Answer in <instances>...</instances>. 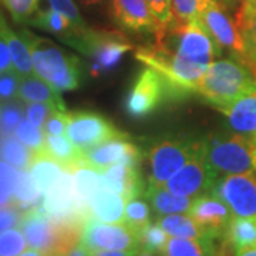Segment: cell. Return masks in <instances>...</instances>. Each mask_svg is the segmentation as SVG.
I'll return each instance as SVG.
<instances>
[{"mask_svg": "<svg viewBox=\"0 0 256 256\" xmlns=\"http://www.w3.org/2000/svg\"><path fill=\"white\" fill-rule=\"evenodd\" d=\"M18 33L28 43L36 76L58 92H72L82 86V64L77 56L26 28Z\"/></svg>", "mask_w": 256, "mask_h": 256, "instance_id": "cell-1", "label": "cell"}, {"mask_svg": "<svg viewBox=\"0 0 256 256\" xmlns=\"http://www.w3.org/2000/svg\"><path fill=\"white\" fill-rule=\"evenodd\" d=\"M136 57L161 76L166 96L175 97L196 92L202 77L208 68L201 64L188 62L156 43L137 47Z\"/></svg>", "mask_w": 256, "mask_h": 256, "instance_id": "cell-2", "label": "cell"}, {"mask_svg": "<svg viewBox=\"0 0 256 256\" xmlns=\"http://www.w3.org/2000/svg\"><path fill=\"white\" fill-rule=\"evenodd\" d=\"M82 225L56 220L36 206L24 210L18 228L24 234L28 248L44 256H66L80 244Z\"/></svg>", "mask_w": 256, "mask_h": 256, "instance_id": "cell-3", "label": "cell"}, {"mask_svg": "<svg viewBox=\"0 0 256 256\" xmlns=\"http://www.w3.org/2000/svg\"><path fill=\"white\" fill-rule=\"evenodd\" d=\"M256 88V77L246 64L234 57L215 60L202 77L196 92L214 107H226Z\"/></svg>", "mask_w": 256, "mask_h": 256, "instance_id": "cell-4", "label": "cell"}, {"mask_svg": "<svg viewBox=\"0 0 256 256\" xmlns=\"http://www.w3.org/2000/svg\"><path fill=\"white\" fill-rule=\"evenodd\" d=\"M154 43L174 52L188 62L210 67L222 54L218 44L204 28L201 20L171 22L162 33L156 34Z\"/></svg>", "mask_w": 256, "mask_h": 256, "instance_id": "cell-5", "label": "cell"}, {"mask_svg": "<svg viewBox=\"0 0 256 256\" xmlns=\"http://www.w3.org/2000/svg\"><path fill=\"white\" fill-rule=\"evenodd\" d=\"M202 156L218 178L254 171L249 137L234 131L212 132L204 138Z\"/></svg>", "mask_w": 256, "mask_h": 256, "instance_id": "cell-6", "label": "cell"}, {"mask_svg": "<svg viewBox=\"0 0 256 256\" xmlns=\"http://www.w3.org/2000/svg\"><path fill=\"white\" fill-rule=\"evenodd\" d=\"M202 140L166 137L156 141L146 154L148 186H165L168 180L201 151Z\"/></svg>", "mask_w": 256, "mask_h": 256, "instance_id": "cell-7", "label": "cell"}, {"mask_svg": "<svg viewBox=\"0 0 256 256\" xmlns=\"http://www.w3.org/2000/svg\"><path fill=\"white\" fill-rule=\"evenodd\" d=\"M201 23L222 52L246 64V47L235 18L220 0H210L202 10Z\"/></svg>", "mask_w": 256, "mask_h": 256, "instance_id": "cell-8", "label": "cell"}, {"mask_svg": "<svg viewBox=\"0 0 256 256\" xmlns=\"http://www.w3.org/2000/svg\"><path fill=\"white\" fill-rule=\"evenodd\" d=\"M136 48L121 30H94L92 28L82 54L92 60V74L98 77L112 72L126 53Z\"/></svg>", "mask_w": 256, "mask_h": 256, "instance_id": "cell-9", "label": "cell"}, {"mask_svg": "<svg viewBox=\"0 0 256 256\" xmlns=\"http://www.w3.org/2000/svg\"><path fill=\"white\" fill-rule=\"evenodd\" d=\"M80 244L92 250H138L140 232L127 224H107L90 218L84 222Z\"/></svg>", "mask_w": 256, "mask_h": 256, "instance_id": "cell-10", "label": "cell"}, {"mask_svg": "<svg viewBox=\"0 0 256 256\" xmlns=\"http://www.w3.org/2000/svg\"><path fill=\"white\" fill-rule=\"evenodd\" d=\"M66 136L76 148L86 151L110 138L127 136L120 131L110 120L94 111H73L67 112Z\"/></svg>", "mask_w": 256, "mask_h": 256, "instance_id": "cell-11", "label": "cell"}, {"mask_svg": "<svg viewBox=\"0 0 256 256\" xmlns=\"http://www.w3.org/2000/svg\"><path fill=\"white\" fill-rule=\"evenodd\" d=\"M210 194L220 198L234 216L256 215V174L254 171L216 178Z\"/></svg>", "mask_w": 256, "mask_h": 256, "instance_id": "cell-12", "label": "cell"}, {"mask_svg": "<svg viewBox=\"0 0 256 256\" xmlns=\"http://www.w3.org/2000/svg\"><path fill=\"white\" fill-rule=\"evenodd\" d=\"M166 96L165 84L156 70L146 67L138 74L126 97V111L132 118L150 116Z\"/></svg>", "mask_w": 256, "mask_h": 256, "instance_id": "cell-13", "label": "cell"}, {"mask_svg": "<svg viewBox=\"0 0 256 256\" xmlns=\"http://www.w3.org/2000/svg\"><path fill=\"white\" fill-rule=\"evenodd\" d=\"M82 162L101 171L114 164L140 166L142 161L141 148L132 142L128 136L110 138L97 146L82 151Z\"/></svg>", "mask_w": 256, "mask_h": 256, "instance_id": "cell-14", "label": "cell"}, {"mask_svg": "<svg viewBox=\"0 0 256 256\" xmlns=\"http://www.w3.org/2000/svg\"><path fill=\"white\" fill-rule=\"evenodd\" d=\"M216 178L218 176L212 172L202 156L201 146V151L168 180L165 188L175 195L196 198L200 195L208 194Z\"/></svg>", "mask_w": 256, "mask_h": 256, "instance_id": "cell-15", "label": "cell"}, {"mask_svg": "<svg viewBox=\"0 0 256 256\" xmlns=\"http://www.w3.org/2000/svg\"><path fill=\"white\" fill-rule=\"evenodd\" d=\"M111 18L122 32L132 34L158 33V24L146 0H110Z\"/></svg>", "mask_w": 256, "mask_h": 256, "instance_id": "cell-16", "label": "cell"}, {"mask_svg": "<svg viewBox=\"0 0 256 256\" xmlns=\"http://www.w3.org/2000/svg\"><path fill=\"white\" fill-rule=\"evenodd\" d=\"M188 215L220 239L234 216L228 206L210 192L194 198Z\"/></svg>", "mask_w": 256, "mask_h": 256, "instance_id": "cell-17", "label": "cell"}, {"mask_svg": "<svg viewBox=\"0 0 256 256\" xmlns=\"http://www.w3.org/2000/svg\"><path fill=\"white\" fill-rule=\"evenodd\" d=\"M28 24L53 34L57 38H60L62 42H64L66 44L78 50L80 53H84L87 37L92 32L90 30L87 34H82V32H78L74 28V24L68 18L53 8L37 10L34 16L30 18Z\"/></svg>", "mask_w": 256, "mask_h": 256, "instance_id": "cell-18", "label": "cell"}, {"mask_svg": "<svg viewBox=\"0 0 256 256\" xmlns=\"http://www.w3.org/2000/svg\"><path fill=\"white\" fill-rule=\"evenodd\" d=\"M100 186L116 192L126 200L146 195V185L141 176L140 166L114 164L100 171Z\"/></svg>", "mask_w": 256, "mask_h": 256, "instance_id": "cell-19", "label": "cell"}, {"mask_svg": "<svg viewBox=\"0 0 256 256\" xmlns=\"http://www.w3.org/2000/svg\"><path fill=\"white\" fill-rule=\"evenodd\" d=\"M18 98L23 102H44L60 111H67L60 92L36 74L23 77L18 87Z\"/></svg>", "mask_w": 256, "mask_h": 256, "instance_id": "cell-20", "label": "cell"}, {"mask_svg": "<svg viewBox=\"0 0 256 256\" xmlns=\"http://www.w3.org/2000/svg\"><path fill=\"white\" fill-rule=\"evenodd\" d=\"M126 202L124 196L100 188L90 200V218L107 224H124Z\"/></svg>", "mask_w": 256, "mask_h": 256, "instance_id": "cell-21", "label": "cell"}, {"mask_svg": "<svg viewBox=\"0 0 256 256\" xmlns=\"http://www.w3.org/2000/svg\"><path fill=\"white\" fill-rule=\"evenodd\" d=\"M0 33H2V36H3L6 44H8V48H9L13 70L22 78L34 74L32 54H30V50H28L26 40L22 37L20 33H16L14 30H12L8 26V23H6L3 16H0Z\"/></svg>", "mask_w": 256, "mask_h": 256, "instance_id": "cell-22", "label": "cell"}, {"mask_svg": "<svg viewBox=\"0 0 256 256\" xmlns=\"http://www.w3.org/2000/svg\"><path fill=\"white\" fill-rule=\"evenodd\" d=\"M156 222L164 229L170 236H175V238L220 239L216 238L214 234H210L208 229L201 226L198 222H195L188 214L160 215V216H156Z\"/></svg>", "mask_w": 256, "mask_h": 256, "instance_id": "cell-23", "label": "cell"}, {"mask_svg": "<svg viewBox=\"0 0 256 256\" xmlns=\"http://www.w3.org/2000/svg\"><path fill=\"white\" fill-rule=\"evenodd\" d=\"M161 256H220V239H185L170 236Z\"/></svg>", "mask_w": 256, "mask_h": 256, "instance_id": "cell-24", "label": "cell"}, {"mask_svg": "<svg viewBox=\"0 0 256 256\" xmlns=\"http://www.w3.org/2000/svg\"><path fill=\"white\" fill-rule=\"evenodd\" d=\"M146 198L154 210L156 216L172 215V214H188L194 198L175 195L165 186H148L146 190Z\"/></svg>", "mask_w": 256, "mask_h": 256, "instance_id": "cell-25", "label": "cell"}, {"mask_svg": "<svg viewBox=\"0 0 256 256\" xmlns=\"http://www.w3.org/2000/svg\"><path fill=\"white\" fill-rule=\"evenodd\" d=\"M76 192L78 198V205L86 220H90V200L100 190V171L87 164H80L73 170Z\"/></svg>", "mask_w": 256, "mask_h": 256, "instance_id": "cell-26", "label": "cell"}, {"mask_svg": "<svg viewBox=\"0 0 256 256\" xmlns=\"http://www.w3.org/2000/svg\"><path fill=\"white\" fill-rule=\"evenodd\" d=\"M28 171L33 182L36 184L37 188L44 195L60 180L66 168L53 158H50L43 152H38V154H34V158L28 165Z\"/></svg>", "mask_w": 256, "mask_h": 256, "instance_id": "cell-27", "label": "cell"}, {"mask_svg": "<svg viewBox=\"0 0 256 256\" xmlns=\"http://www.w3.org/2000/svg\"><path fill=\"white\" fill-rule=\"evenodd\" d=\"M222 238L234 250L256 248V215L232 216Z\"/></svg>", "mask_w": 256, "mask_h": 256, "instance_id": "cell-28", "label": "cell"}, {"mask_svg": "<svg viewBox=\"0 0 256 256\" xmlns=\"http://www.w3.org/2000/svg\"><path fill=\"white\" fill-rule=\"evenodd\" d=\"M43 154L56 160L66 170H73L74 166L82 164V154L78 148L67 138V136H50L46 134Z\"/></svg>", "mask_w": 256, "mask_h": 256, "instance_id": "cell-29", "label": "cell"}, {"mask_svg": "<svg viewBox=\"0 0 256 256\" xmlns=\"http://www.w3.org/2000/svg\"><path fill=\"white\" fill-rule=\"evenodd\" d=\"M34 151L24 146L16 136H0V160L18 170H28L34 158Z\"/></svg>", "mask_w": 256, "mask_h": 256, "instance_id": "cell-30", "label": "cell"}, {"mask_svg": "<svg viewBox=\"0 0 256 256\" xmlns=\"http://www.w3.org/2000/svg\"><path fill=\"white\" fill-rule=\"evenodd\" d=\"M42 200H43V194L37 188L36 184L33 182L28 170H20L18 186L12 201L23 210H28L38 206Z\"/></svg>", "mask_w": 256, "mask_h": 256, "instance_id": "cell-31", "label": "cell"}, {"mask_svg": "<svg viewBox=\"0 0 256 256\" xmlns=\"http://www.w3.org/2000/svg\"><path fill=\"white\" fill-rule=\"evenodd\" d=\"M150 222H151V205L148 204V200L146 201L142 195L127 200L124 224H127L128 226L140 232Z\"/></svg>", "mask_w": 256, "mask_h": 256, "instance_id": "cell-32", "label": "cell"}, {"mask_svg": "<svg viewBox=\"0 0 256 256\" xmlns=\"http://www.w3.org/2000/svg\"><path fill=\"white\" fill-rule=\"evenodd\" d=\"M22 102L18 100L0 102V136L14 134L20 121L24 118V108Z\"/></svg>", "mask_w": 256, "mask_h": 256, "instance_id": "cell-33", "label": "cell"}, {"mask_svg": "<svg viewBox=\"0 0 256 256\" xmlns=\"http://www.w3.org/2000/svg\"><path fill=\"white\" fill-rule=\"evenodd\" d=\"M14 136L30 150H33L36 154L43 152L44 150V140H46V132L43 128H38L33 126L26 117L20 121V124L14 131Z\"/></svg>", "mask_w": 256, "mask_h": 256, "instance_id": "cell-34", "label": "cell"}, {"mask_svg": "<svg viewBox=\"0 0 256 256\" xmlns=\"http://www.w3.org/2000/svg\"><path fill=\"white\" fill-rule=\"evenodd\" d=\"M236 24L246 47V66L256 77V10Z\"/></svg>", "mask_w": 256, "mask_h": 256, "instance_id": "cell-35", "label": "cell"}, {"mask_svg": "<svg viewBox=\"0 0 256 256\" xmlns=\"http://www.w3.org/2000/svg\"><path fill=\"white\" fill-rule=\"evenodd\" d=\"M210 0H171L172 22H190L200 20L202 10L206 8Z\"/></svg>", "mask_w": 256, "mask_h": 256, "instance_id": "cell-36", "label": "cell"}, {"mask_svg": "<svg viewBox=\"0 0 256 256\" xmlns=\"http://www.w3.org/2000/svg\"><path fill=\"white\" fill-rule=\"evenodd\" d=\"M26 249L28 244L18 226L0 232V256H18Z\"/></svg>", "mask_w": 256, "mask_h": 256, "instance_id": "cell-37", "label": "cell"}, {"mask_svg": "<svg viewBox=\"0 0 256 256\" xmlns=\"http://www.w3.org/2000/svg\"><path fill=\"white\" fill-rule=\"evenodd\" d=\"M168 234L156 222H150L140 230V244L142 249L161 254L168 240Z\"/></svg>", "mask_w": 256, "mask_h": 256, "instance_id": "cell-38", "label": "cell"}, {"mask_svg": "<svg viewBox=\"0 0 256 256\" xmlns=\"http://www.w3.org/2000/svg\"><path fill=\"white\" fill-rule=\"evenodd\" d=\"M4 8L16 23L28 24L30 18L38 10L40 0H2Z\"/></svg>", "mask_w": 256, "mask_h": 256, "instance_id": "cell-39", "label": "cell"}, {"mask_svg": "<svg viewBox=\"0 0 256 256\" xmlns=\"http://www.w3.org/2000/svg\"><path fill=\"white\" fill-rule=\"evenodd\" d=\"M48 6L53 8L57 12H60L63 16L68 18L74 24V28H77L78 32H82V34H87L92 28L87 26V23L84 22L80 10L77 8V4L74 3V0H47Z\"/></svg>", "mask_w": 256, "mask_h": 256, "instance_id": "cell-40", "label": "cell"}, {"mask_svg": "<svg viewBox=\"0 0 256 256\" xmlns=\"http://www.w3.org/2000/svg\"><path fill=\"white\" fill-rule=\"evenodd\" d=\"M20 170L9 162L0 160V194L13 200V195L18 186Z\"/></svg>", "mask_w": 256, "mask_h": 256, "instance_id": "cell-41", "label": "cell"}, {"mask_svg": "<svg viewBox=\"0 0 256 256\" xmlns=\"http://www.w3.org/2000/svg\"><path fill=\"white\" fill-rule=\"evenodd\" d=\"M150 10L156 18L158 24V33H162L172 22V10H171V0H146ZM154 36V37H156Z\"/></svg>", "mask_w": 256, "mask_h": 256, "instance_id": "cell-42", "label": "cell"}, {"mask_svg": "<svg viewBox=\"0 0 256 256\" xmlns=\"http://www.w3.org/2000/svg\"><path fill=\"white\" fill-rule=\"evenodd\" d=\"M22 77L14 70L0 74V102L14 100L18 97Z\"/></svg>", "mask_w": 256, "mask_h": 256, "instance_id": "cell-43", "label": "cell"}, {"mask_svg": "<svg viewBox=\"0 0 256 256\" xmlns=\"http://www.w3.org/2000/svg\"><path fill=\"white\" fill-rule=\"evenodd\" d=\"M57 108L44 104V102H28L24 108V117L38 128L44 127L47 118L52 116V112Z\"/></svg>", "mask_w": 256, "mask_h": 256, "instance_id": "cell-44", "label": "cell"}, {"mask_svg": "<svg viewBox=\"0 0 256 256\" xmlns=\"http://www.w3.org/2000/svg\"><path fill=\"white\" fill-rule=\"evenodd\" d=\"M24 210L12 201L0 206V232L20 225Z\"/></svg>", "mask_w": 256, "mask_h": 256, "instance_id": "cell-45", "label": "cell"}, {"mask_svg": "<svg viewBox=\"0 0 256 256\" xmlns=\"http://www.w3.org/2000/svg\"><path fill=\"white\" fill-rule=\"evenodd\" d=\"M44 132L50 136H66L67 130V111L54 110L44 124Z\"/></svg>", "mask_w": 256, "mask_h": 256, "instance_id": "cell-46", "label": "cell"}, {"mask_svg": "<svg viewBox=\"0 0 256 256\" xmlns=\"http://www.w3.org/2000/svg\"><path fill=\"white\" fill-rule=\"evenodd\" d=\"M0 16H2V13H0ZM10 70H13L12 57H10L8 44H6L4 38H3L2 33H0V74L10 72Z\"/></svg>", "mask_w": 256, "mask_h": 256, "instance_id": "cell-47", "label": "cell"}, {"mask_svg": "<svg viewBox=\"0 0 256 256\" xmlns=\"http://www.w3.org/2000/svg\"><path fill=\"white\" fill-rule=\"evenodd\" d=\"M239 2H240V4L236 12V16H235L236 23L245 20L249 14H252L256 10V0H239Z\"/></svg>", "mask_w": 256, "mask_h": 256, "instance_id": "cell-48", "label": "cell"}, {"mask_svg": "<svg viewBox=\"0 0 256 256\" xmlns=\"http://www.w3.org/2000/svg\"><path fill=\"white\" fill-rule=\"evenodd\" d=\"M137 250H92L90 256H134Z\"/></svg>", "mask_w": 256, "mask_h": 256, "instance_id": "cell-49", "label": "cell"}, {"mask_svg": "<svg viewBox=\"0 0 256 256\" xmlns=\"http://www.w3.org/2000/svg\"><path fill=\"white\" fill-rule=\"evenodd\" d=\"M66 256H90V250L87 248H84L82 244H78L77 246H74Z\"/></svg>", "mask_w": 256, "mask_h": 256, "instance_id": "cell-50", "label": "cell"}, {"mask_svg": "<svg viewBox=\"0 0 256 256\" xmlns=\"http://www.w3.org/2000/svg\"><path fill=\"white\" fill-rule=\"evenodd\" d=\"M80 4L86 6V8H96V6H104L108 4L110 0H77Z\"/></svg>", "mask_w": 256, "mask_h": 256, "instance_id": "cell-51", "label": "cell"}, {"mask_svg": "<svg viewBox=\"0 0 256 256\" xmlns=\"http://www.w3.org/2000/svg\"><path fill=\"white\" fill-rule=\"evenodd\" d=\"M250 141V151H252V165H254V171H256V134L249 137Z\"/></svg>", "mask_w": 256, "mask_h": 256, "instance_id": "cell-52", "label": "cell"}, {"mask_svg": "<svg viewBox=\"0 0 256 256\" xmlns=\"http://www.w3.org/2000/svg\"><path fill=\"white\" fill-rule=\"evenodd\" d=\"M234 256H256V248H245V249L235 250Z\"/></svg>", "mask_w": 256, "mask_h": 256, "instance_id": "cell-53", "label": "cell"}, {"mask_svg": "<svg viewBox=\"0 0 256 256\" xmlns=\"http://www.w3.org/2000/svg\"><path fill=\"white\" fill-rule=\"evenodd\" d=\"M18 256H44V255H43L42 252L36 250V249H32V248H30V249H26L24 252H22V254Z\"/></svg>", "mask_w": 256, "mask_h": 256, "instance_id": "cell-54", "label": "cell"}, {"mask_svg": "<svg viewBox=\"0 0 256 256\" xmlns=\"http://www.w3.org/2000/svg\"><path fill=\"white\" fill-rule=\"evenodd\" d=\"M134 256H158V254H156V252H152V250H148V249L140 248L137 250V254Z\"/></svg>", "mask_w": 256, "mask_h": 256, "instance_id": "cell-55", "label": "cell"}, {"mask_svg": "<svg viewBox=\"0 0 256 256\" xmlns=\"http://www.w3.org/2000/svg\"><path fill=\"white\" fill-rule=\"evenodd\" d=\"M9 202H12L10 198H8V196H4V195L0 194V206H2V205H6V204H9Z\"/></svg>", "mask_w": 256, "mask_h": 256, "instance_id": "cell-56", "label": "cell"}, {"mask_svg": "<svg viewBox=\"0 0 256 256\" xmlns=\"http://www.w3.org/2000/svg\"><path fill=\"white\" fill-rule=\"evenodd\" d=\"M224 4H226V6H229V8H232V6H235L236 4V2L238 0H220Z\"/></svg>", "mask_w": 256, "mask_h": 256, "instance_id": "cell-57", "label": "cell"}]
</instances>
